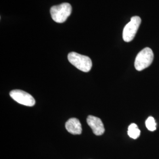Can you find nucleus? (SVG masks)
<instances>
[{"label":"nucleus","instance_id":"f03ea898","mask_svg":"<svg viewBox=\"0 0 159 159\" xmlns=\"http://www.w3.org/2000/svg\"><path fill=\"white\" fill-rule=\"evenodd\" d=\"M72 11V7L69 3H62L52 6L50 9L52 19L57 23H64Z\"/></svg>","mask_w":159,"mask_h":159},{"label":"nucleus","instance_id":"423d86ee","mask_svg":"<svg viewBox=\"0 0 159 159\" xmlns=\"http://www.w3.org/2000/svg\"><path fill=\"white\" fill-rule=\"evenodd\" d=\"M87 122L95 135L101 136L103 134L105 129L100 119L93 116H89L87 119Z\"/></svg>","mask_w":159,"mask_h":159},{"label":"nucleus","instance_id":"f257e3e1","mask_svg":"<svg viewBox=\"0 0 159 159\" xmlns=\"http://www.w3.org/2000/svg\"><path fill=\"white\" fill-rule=\"evenodd\" d=\"M69 62L74 67L83 72H89L92 68V61L90 58L75 52H71L68 54Z\"/></svg>","mask_w":159,"mask_h":159},{"label":"nucleus","instance_id":"39448f33","mask_svg":"<svg viewBox=\"0 0 159 159\" xmlns=\"http://www.w3.org/2000/svg\"><path fill=\"white\" fill-rule=\"evenodd\" d=\"M10 95L14 100L24 106L32 107L35 104L34 97L25 91L21 90H14L10 91Z\"/></svg>","mask_w":159,"mask_h":159},{"label":"nucleus","instance_id":"6e6552de","mask_svg":"<svg viewBox=\"0 0 159 159\" xmlns=\"http://www.w3.org/2000/svg\"><path fill=\"white\" fill-rule=\"evenodd\" d=\"M127 133L131 138L133 139H136L140 135V130L138 128L137 125L135 123H132L129 126Z\"/></svg>","mask_w":159,"mask_h":159},{"label":"nucleus","instance_id":"0eeeda50","mask_svg":"<svg viewBox=\"0 0 159 159\" xmlns=\"http://www.w3.org/2000/svg\"><path fill=\"white\" fill-rule=\"evenodd\" d=\"M66 129L72 134H81L82 127L79 120L76 118H71L66 123Z\"/></svg>","mask_w":159,"mask_h":159},{"label":"nucleus","instance_id":"1a4fd4ad","mask_svg":"<svg viewBox=\"0 0 159 159\" xmlns=\"http://www.w3.org/2000/svg\"><path fill=\"white\" fill-rule=\"evenodd\" d=\"M146 126L148 130L154 131L156 130V123L153 117L150 116L146 121Z\"/></svg>","mask_w":159,"mask_h":159},{"label":"nucleus","instance_id":"7ed1b4c3","mask_svg":"<svg viewBox=\"0 0 159 159\" xmlns=\"http://www.w3.org/2000/svg\"><path fill=\"white\" fill-rule=\"evenodd\" d=\"M154 54L152 50L149 47L144 48L137 55L134 67L137 71H142L152 64Z\"/></svg>","mask_w":159,"mask_h":159},{"label":"nucleus","instance_id":"20e7f679","mask_svg":"<svg viewBox=\"0 0 159 159\" xmlns=\"http://www.w3.org/2000/svg\"><path fill=\"white\" fill-rule=\"evenodd\" d=\"M141 22L142 20L140 17L138 16L131 17L130 21L127 24L123 29V39L125 42L129 43L134 39Z\"/></svg>","mask_w":159,"mask_h":159}]
</instances>
